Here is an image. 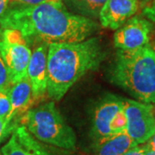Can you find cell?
<instances>
[{"instance_id":"cell-13","label":"cell","mask_w":155,"mask_h":155,"mask_svg":"<svg viewBox=\"0 0 155 155\" xmlns=\"http://www.w3.org/2000/svg\"><path fill=\"white\" fill-rule=\"evenodd\" d=\"M14 132L17 134L20 143L28 150L31 155H67L63 152H59L46 146L45 143L35 138L22 125L16 127Z\"/></svg>"},{"instance_id":"cell-1","label":"cell","mask_w":155,"mask_h":155,"mask_svg":"<svg viewBox=\"0 0 155 155\" xmlns=\"http://www.w3.org/2000/svg\"><path fill=\"white\" fill-rule=\"evenodd\" d=\"M0 27L20 31L28 42L35 40L50 44L83 41L98 30L99 25L71 12L61 0L7 8L0 17Z\"/></svg>"},{"instance_id":"cell-6","label":"cell","mask_w":155,"mask_h":155,"mask_svg":"<svg viewBox=\"0 0 155 155\" xmlns=\"http://www.w3.org/2000/svg\"><path fill=\"white\" fill-rule=\"evenodd\" d=\"M127 117V132L136 145L148 140L155 133V112L152 104L122 98Z\"/></svg>"},{"instance_id":"cell-11","label":"cell","mask_w":155,"mask_h":155,"mask_svg":"<svg viewBox=\"0 0 155 155\" xmlns=\"http://www.w3.org/2000/svg\"><path fill=\"white\" fill-rule=\"evenodd\" d=\"M9 96L11 100V110L5 119L7 129L13 119L17 116H23L31 109V106L35 101L31 84L27 76L11 85L9 90Z\"/></svg>"},{"instance_id":"cell-19","label":"cell","mask_w":155,"mask_h":155,"mask_svg":"<svg viewBox=\"0 0 155 155\" xmlns=\"http://www.w3.org/2000/svg\"><path fill=\"white\" fill-rule=\"evenodd\" d=\"M123 155H145V151L141 145H137L127 151Z\"/></svg>"},{"instance_id":"cell-7","label":"cell","mask_w":155,"mask_h":155,"mask_svg":"<svg viewBox=\"0 0 155 155\" xmlns=\"http://www.w3.org/2000/svg\"><path fill=\"white\" fill-rule=\"evenodd\" d=\"M152 29L151 22L142 17L127 20L114 35L115 47L118 49L132 50L147 46Z\"/></svg>"},{"instance_id":"cell-20","label":"cell","mask_w":155,"mask_h":155,"mask_svg":"<svg viewBox=\"0 0 155 155\" xmlns=\"http://www.w3.org/2000/svg\"><path fill=\"white\" fill-rule=\"evenodd\" d=\"M143 146L146 150H148V151H151L153 153H155V133L148 139L147 141H146L145 143L141 144Z\"/></svg>"},{"instance_id":"cell-23","label":"cell","mask_w":155,"mask_h":155,"mask_svg":"<svg viewBox=\"0 0 155 155\" xmlns=\"http://www.w3.org/2000/svg\"><path fill=\"white\" fill-rule=\"evenodd\" d=\"M9 3H10V0H0V17H2L6 11L9 5Z\"/></svg>"},{"instance_id":"cell-2","label":"cell","mask_w":155,"mask_h":155,"mask_svg":"<svg viewBox=\"0 0 155 155\" xmlns=\"http://www.w3.org/2000/svg\"><path fill=\"white\" fill-rule=\"evenodd\" d=\"M104 57V53L97 37L80 42L48 44V97L53 100H61L78 79L98 67Z\"/></svg>"},{"instance_id":"cell-16","label":"cell","mask_w":155,"mask_h":155,"mask_svg":"<svg viewBox=\"0 0 155 155\" xmlns=\"http://www.w3.org/2000/svg\"><path fill=\"white\" fill-rule=\"evenodd\" d=\"M112 134H120L124 131H127V117L125 115L124 110L119 111L114 117L110 125Z\"/></svg>"},{"instance_id":"cell-10","label":"cell","mask_w":155,"mask_h":155,"mask_svg":"<svg viewBox=\"0 0 155 155\" xmlns=\"http://www.w3.org/2000/svg\"><path fill=\"white\" fill-rule=\"evenodd\" d=\"M139 10L138 0H106L99 15L102 27L116 30Z\"/></svg>"},{"instance_id":"cell-15","label":"cell","mask_w":155,"mask_h":155,"mask_svg":"<svg viewBox=\"0 0 155 155\" xmlns=\"http://www.w3.org/2000/svg\"><path fill=\"white\" fill-rule=\"evenodd\" d=\"M0 151L2 155H31L20 143L15 132H13L10 140L2 147Z\"/></svg>"},{"instance_id":"cell-4","label":"cell","mask_w":155,"mask_h":155,"mask_svg":"<svg viewBox=\"0 0 155 155\" xmlns=\"http://www.w3.org/2000/svg\"><path fill=\"white\" fill-rule=\"evenodd\" d=\"M21 123L45 144L64 150H73L76 147L75 132L64 120L54 101L29 109L22 116Z\"/></svg>"},{"instance_id":"cell-21","label":"cell","mask_w":155,"mask_h":155,"mask_svg":"<svg viewBox=\"0 0 155 155\" xmlns=\"http://www.w3.org/2000/svg\"><path fill=\"white\" fill-rule=\"evenodd\" d=\"M144 14L150 20L155 22V2L152 5L147 7L144 10Z\"/></svg>"},{"instance_id":"cell-8","label":"cell","mask_w":155,"mask_h":155,"mask_svg":"<svg viewBox=\"0 0 155 155\" xmlns=\"http://www.w3.org/2000/svg\"><path fill=\"white\" fill-rule=\"evenodd\" d=\"M123 109L122 97L109 96L95 110L92 120V134L97 147L110 138V125L116 115Z\"/></svg>"},{"instance_id":"cell-17","label":"cell","mask_w":155,"mask_h":155,"mask_svg":"<svg viewBox=\"0 0 155 155\" xmlns=\"http://www.w3.org/2000/svg\"><path fill=\"white\" fill-rule=\"evenodd\" d=\"M11 85L12 84L10 78L8 69L2 56L0 54V90L9 91Z\"/></svg>"},{"instance_id":"cell-14","label":"cell","mask_w":155,"mask_h":155,"mask_svg":"<svg viewBox=\"0 0 155 155\" xmlns=\"http://www.w3.org/2000/svg\"><path fill=\"white\" fill-rule=\"evenodd\" d=\"M71 12L82 17L97 19L106 0H62Z\"/></svg>"},{"instance_id":"cell-24","label":"cell","mask_w":155,"mask_h":155,"mask_svg":"<svg viewBox=\"0 0 155 155\" xmlns=\"http://www.w3.org/2000/svg\"><path fill=\"white\" fill-rule=\"evenodd\" d=\"M6 129H7V125H6L5 119L0 117V141H1V139L3 137Z\"/></svg>"},{"instance_id":"cell-3","label":"cell","mask_w":155,"mask_h":155,"mask_svg":"<svg viewBox=\"0 0 155 155\" xmlns=\"http://www.w3.org/2000/svg\"><path fill=\"white\" fill-rule=\"evenodd\" d=\"M112 81L134 98L155 104V51L148 46L118 49Z\"/></svg>"},{"instance_id":"cell-5","label":"cell","mask_w":155,"mask_h":155,"mask_svg":"<svg viewBox=\"0 0 155 155\" xmlns=\"http://www.w3.org/2000/svg\"><path fill=\"white\" fill-rule=\"evenodd\" d=\"M31 54L28 42L20 31L2 28L0 32V54L7 67L12 84L27 76Z\"/></svg>"},{"instance_id":"cell-25","label":"cell","mask_w":155,"mask_h":155,"mask_svg":"<svg viewBox=\"0 0 155 155\" xmlns=\"http://www.w3.org/2000/svg\"><path fill=\"white\" fill-rule=\"evenodd\" d=\"M0 155H2V154H1V151H0Z\"/></svg>"},{"instance_id":"cell-18","label":"cell","mask_w":155,"mask_h":155,"mask_svg":"<svg viewBox=\"0 0 155 155\" xmlns=\"http://www.w3.org/2000/svg\"><path fill=\"white\" fill-rule=\"evenodd\" d=\"M11 110V100L8 91L0 90V117L5 118L8 116Z\"/></svg>"},{"instance_id":"cell-9","label":"cell","mask_w":155,"mask_h":155,"mask_svg":"<svg viewBox=\"0 0 155 155\" xmlns=\"http://www.w3.org/2000/svg\"><path fill=\"white\" fill-rule=\"evenodd\" d=\"M48 44L41 43L32 51L27 69V77L32 86L35 101L44 97L48 91Z\"/></svg>"},{"instance_id":"cell-22","label":"cell","mask_w":155,"mask_h":155,"mask_svg":"<svg viewBox=\"0 0 155 155\" xmlns=\"http://www.w3.org/2000/svg\"><path fill=\"white\" fill-rule=\"evenodd\" d=\"M19 4L22 5H38L44 2H49V1H61V0H17ZM62 1V0H61Z\"/></svg>"},{"instance_id":"cell-12","label":"cell","mask_w":155,"mask_h":155,"mask_svg":"<svg viewBox=\"0 0 155 155\" xmlns=\"http://www.w3.org/2000/svg\"><path fill=\"white\" fill-rule=\"evenodd\" d=\"M137 146L127 131L112 135L97 146V155H123L127 151Z\"/></svg>"}]
</instances>
